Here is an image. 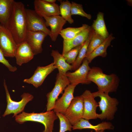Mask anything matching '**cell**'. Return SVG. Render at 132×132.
Here are the masks:
<instances>
[{
	"mask_svg": "<svg viewBox=\"0 0 132 132\" xmlns=\"http://www.w3.org/2000/svg\"><path fill=\"white\" fill-rule=\"evenodd\" d=\"M45 2L51 4L55 3L56 0H43Z\"/></svg>",
	"mask_w": 132,
	"mask_h": 132,
	"instance_id": "32",
	"label": "cell"
},
{
	"mask_svg": "<svg viewBox=\"0 0 132 132\" xmlns=\"http://www.w3.org/2000/svg\"><path fill=\"white\" fill-rule=\"evenodd\" d=\"M56 68L53 62L45 66H38L33 76L29 78L24 79L23 82L37 88L42 85L47 76Z\"/></svg>",
	"mask_w": 132,
	"mask_h": 132,
	"instance_id": "12",
	"label": "cell"
},
{
	"mask_svg": "<svg viewBox=\"0 0 132 132\" xmlns=\"http://www.w3.org/2000/svg\"><path fill=\"white\" fill-rule=\"evenodd\" d=\"M104 16L103 13L99 12L97 18L94 20L91 27L95 32L105 39L109 34L105 23Z\"/></svg>",
	"mask_w": 132,
	"mask_h": 132,
	"instance_id": "23",
	"label": "cell"
},
{
	"mask_svg": "<svg viewBox=\"0 0 132 132\" xmlns=\"http://www.w3.org/2000/svg\"><path fill=\"white\" fill-rule=\"evenodd\" d=\"M16 121L21 124L27 121L41 123L44 127L43 132H53L54 123L58 117L53 110L44 112L27 113L23 111L15 117Z\"/></svg>",
	"mask_w": 132,
	"mask_h": 132,
	"instance_id": "3",
	"label": "cell"
},
{
	"mask_svg": "<svg viewBox=\"0 0 132 132\" xmlns=\"http://www.w3.org/2000/svg\"><path fill=\"white\" fill-rule=\"evenodd\" d=\"M81 96L84 105L83 118L87 120L98 118V114L97 113L96 110L99 105L95 99L93 93L87 90Z\"/></svg>",
	"mask_w": 132,
	"mask_h": 132,
	"instance_id": "11",
	"label": "cell"
},
{
	"mask_svg": "<svg viewBox=\"0 0 132 132\" xmlns=\"http://www.w3.org/2000/svg\"><path fill=\"white\" fill-rule=\"evenodd\" d=\"M4 86L5 89L7 102L6 108L2 116L4 117L11 114H13V117L23 111L27 103L32 100L33 96L29 93H24L21 95L22 99L17 102L12 100L11 99L5 80H4Z\"/></svg>",
	"mask_w": 132,
	"mask_h": 132,
	"instance_id": "5",
	"label": "cell"
},
{
	"mask_svg": "<svg viewBox=\"0 0 132 132\" xmlns=\"http://www.w3.org/2000/svg\"><path fill=\"white\" fill-rule=\"evenodd\" d=\"M95 132H104V131H95Z\"/></svg>",
	"mask_w": 132,
	"mask_h": 132,
	"instance_id": "33",
	"label": "cell"
},
{
	"mask_svg": "<svg viewBox=\"0 0 132 132\" xmlns=\"http://www.w3.org/2000/svg\"><path fill=\"white\" fill-rule=\"evenodd\" d=\"M114 129V126L110 122H102L97 125H93L91 124L88 120L83 118L72 126V128L73 130L89 129L94 130L95 131H104L106 130H113Z\"/></svg>",
	"mask_w": 132,
	"mask_h": 132,
	"instance_id": "19",
	"label": "cell"
},
{
	"mask_svg": "<svg viewBox=\"0 0 132 132\" xmlns=\"http://www.w3.org/2000/svg\"><path fill=\"white\" fill-rule=\"evenodd\" d=\"M34 55L29 45L25 41L17 44L15 57L16 64L20 66L32 59Z\"/></svg>",
	"mask_w": 132,
	"mask_h": 132,
	"instance_id": "17",
	"label": "cell"
},
{
	"mask_svg": "<svg viewBox=\"0 0 132 132\" xmlns=\"http://www.w3.org/2000/svg\"><path fill=\"white\" fill-rule=\"evenodd\" d=\"M87 78L88 81L97 85L98 91L107 94L116 92L120 82L119 78L116 74H106L98 67L91 68Z\"/></svg>",
	"mask_w": 132,
	"mask_h": 132,
	"instance_id": "2",
	"label": "cell"
},
{
	"mask_svg": "<svg viewBox=\"0 0 132 132\" xmlns=\"http://www.w3.org/2000/svg\"><path fill=\"white\" fill-rule=\"evenodd\" d=\"M34 5V11L43 18L60 15L59 6L55 3L51 4L43 0H35Z\"/></svg>",
	"mask_w": 132,
	"mask_h": 132,
	"instance_id": "15",
	"label": "cell"
},
{
	"mask_svg": "<svg viewBox=\"0 0 132 132\" xmlns=\"http://www.w3.org/2000/svg\"><path fill=\"white\" fill-rule=\"evenodd\" d=\"M83 102L80 95L74 97L64 115L73 126L83 118Z\"/></svg>",
	"mask_w": 132,
	"mask_h": 132,
	"instance_id": "10",
	"label": "cell"
},
{
	"mask_svg": "<svg viewBox=\"0 0 132 132\" xmlns=\"http://www.w3.org/2000/svg\"><path fill=\"white\" fill-rule=\"evenodd\" d=\"M76 86L70 84L64 90L62 96L56 101L53 111L64 114L74 98V93Z\"/></svg>",
	"mask_w": 132,
	"mask_h": 132,
	"instance_id": "13",
	"label": "cell"
},
{
	"mask_svg": "<svg viewBox=\"0 0 132 132\" xmlns=\"http://www.w3.org/2000/svg\"><path fill=\"white\" fill-rule=\"evenodd\" d=\"M89 26L84 24L79 27H68L61 31L60 34L64 40H68L73 38Z\"/></svg>",
	"mask_w": 132,
	"mask_h": 132,
	"instance_id": "25",
	"label": "cell"
},
{
	"mask_svg": "<svg viewBox=\"0 0 132 132\" xmlns=\"http://www.w3.org/2000/svg\"><path fill=\"white\" fill-rule=\"evenodd\" d=\"M90 132H93V131L92 130H91L90 131Z\"/></svg>",
	"mask_w": 132,
	"mask_h": 132,
	"instance_id": "34",
	"label": "cell"
},
{
	"mask_svg": "<svg viewBox=\"0 0 132 132\" xmlns=\"http://www.w3.org/2000/svg\"><path fill=\"white\" fill-rule=\"evenodd\" d=\"M1 24H0V27L1 26Z\"/></svg>",
	"mask_w": 132,
	"mask_h": 132,
	"instance_id": "35",
	"label": "cell"
},
{
	"mask_svg": "<svg viewBox=\"0 0 132 132\" xmlns=\"http://www.w3.org/2000/svg\"><path fill=\"white\" fill-rule=\"evenodd\" d=\"M60 121V130L59 132H65L71 131L72 125L65 115L58 112H55Z\"/></svg>",
	"mask_w": 132,
	"mask_h": 132,
	"instance_id": "28",
	"label": "cell"
},
{
	"mask_svg": "<svg viewBox=\"0 0 132 132\" xmlns=\"http://www.w3.org/2000/svg\"><path fill=\"white\" fill-rule=\"evenodd\" d=\"M105 39L101 35L95 32L94 30L88 47L86 58L100 45Z\"/></svg>",
	"mask_w": 132,
	"mask_h": 132,
	"instance_id": "27",
	"label": "cell"
},
{
	"mask_svg": "<svg viewBox=\"0 0 132 132\" xmlns=\"http://www.w3.org/2000/svg\"><path fill=\"white\" fill-rule=\"evenodd\" d=\"M51 55L54 59V65L58 69L59 73L65 75L69 70H71L72 66L66 62L62 54L57 50H52Z\"/></svg>",
	"mask_w": 132,
	"mask_h": 132,
	"instance_id": "21",
	"label": "cell"
},
{
	"mask_svg": "<svg viewBox=\"0 0 132 132\" xmlns=\"http://www.w3.org/2000/svg\"><path fill=\"white\" fill-rule=\"evenodd\" d=\"M71 15H78L85 17L89 20L91 18V15L86 13L83 10L82 5L72 1L71 3Z\"/></svg>",
	"mask_w": 132,
	"mask_h": 132,
	"instance_id": "30",
	"label": "cell"
},
{
	"mask_svg": "<svg viewBox=\"0 0 132 132\" xmlns=\"http://www.w3.org/2000/svg\"><path fill=\"white\" fill-rule=\"evenodd\" d=\"M70 84L65 75L58 73L56 76L55 86L52 91L46 95L47 103L46 105V111L53 110L55 103L59 95L63 94L67 86Z\"/></svg>",
	"mask_w": 132,
	"mask_h": 132,
	"instance_id": "6",
	"label": "cell"
},
{
	"mask_svg": "<svg viewBox=\"0 0 132 132\" xmlns=\"http://www.w3.org/2000/svg\"><path fill=\"white\" fill-rule=\"evenodd\" d=\"M84 43L72 49L65 54H62L67 63L69 64H72L74 62Z\"/></svg>",
	"mask_w": 132,
	"mask_h": 132,
	"instance_id": "29",
	"label": "cell"
},
{
	"mask_svg": "<svg viewBox=\"0 0 132 132\" xmlns=\"http://www.w3.org/2000/svg\"><path fill=\"white\" fill-rule=\"evenodd\" d=\"M0 63L5 66L11 71L14 72L17 70V67L13 66L9 63L8 61L5 58L4 56L0 47Z\"/></svg>",
	"mask_w": 132,
	"mask_h": 132,
	"instance_id": "31",
	"label": "cell"
},
{
	"mask_svg": "<svg viewBox=\"0 0 132 132\" xmlns=\"http://www.w3.org/2000/svg\"><path fill=\"white\" fill-rule=\"evenodd\" d=\"M71 3L66 0L61 1L59 7L61 16L66 22L71 24L74 22V20L71 16Z\"/></svg>",
	"mask_w": 132,
	"mask_h": 132,
	"instance_id": "26",
	"label": "cell"
},
{
	"mask_svg": "<svg viewBox=\"0 0 132 132\" xmlns=\"http://www.w3.org/2000/svg\"><path fill=\"white\" fill-rule=\"evenodd\" d=\"M93 93L95 98L98 97L100 98L98 104L101 113L98 114V118L101 120L113 119L118 109L119 103L118 99L115 98L111 97L109 94L99 91Z\"/></svg>",
	"mask_w": 132,
	"mask_h": 132,
	"instance_id": "4",
	"label": "cell"
},
{
	"mask_svg": "<svg viewBox=\"0 0 132 132\" xmlns=\"http://www.w3.org/2000/svg\"><path fill=\"white\" fill-rule=\"evenodd\" d=\"M17 44L12 35L5 27H0V47L5 57H15Z\"/></svg>",
	"mask_w": 132,
	"mask_h": 132,
	"instance_id": "8",
	"label": "cell"
},
{
	"mask_svg": "<svg viewBox=\"0 0 132 132\" xmlns=\"http://www.w3.org/2000/svg\"><path fill=\"white\" fill-rule=\"evenodd\" d=\"M25 10L22 3L14 1L6 27L17 44L25 41L27 31Z\"/></svg>",
	"mask_w": 132,
	"mask_h": 132,
	"instance_id": "1",
	"label": "cell"
},
{
	"mask_svg": "<svg viewBox=\"0 0 132 132\" xmlns=\"http://www.w3.org/2000/svg\"><path fill=\"white\" fill-rule=\"evenodd\" d=\"M115 38L113 36L112 34L109 35L100 45L86 57L89 63H90L97 56H101L103 57H106L107 55V48L110 45L111 41Z\"/></svg>",
	"mask_w": 132,
	"mask_h": 132,
	"instance_id": "20",
	"label": "cell"
},
{
	"mask_svg": "<svg viewBox=\"0 0 132 132\" xmlns=\"http://www.w3.org/2000/svg\"><path fill=\"white\" fill-rule=\"evenodd\" d=\"M91 27L89 26L75 37L68 40H64L62 54L67 53L72 49L83 44L88 37Z\"/></svg>",
	"mask_w": 132,
	"mask_h": 132,
	"instance_id": "18",
	"label": "cell"
},
{
	"mask_svg": "<svg viewBox=\"0 0 132 132\" xmlns=\"http://www.w3.org/2000/svg\"><path fill=\"white\" fill-rule=\"evenodd\" d=\"M44 18L46 26H49L51 28L52 35L51 39L52 41L55 42L63 30V27L66 23V21L60 15Z\"/></svg>",
	"mask_w": 132,
	"mask_h": 132,
	"instance_id": "16",
	"label": "cell"
},
{
	"mask_svg": "<svg viewBox=\"0 0 132 132\" xmlns=\"http://www.w3.org/2000/svg\"><path fill=\"white\" fill-rule=\"evenodd\" d=\"M93 30L91 26L88 37L80 50L75 62L71 65V70L75 71L77 69L81 66L83 60L86 58L88 47L92 36Z\"/></svg>",
	"mask_w": 132,
	"mask_h": 132,
	"instance_id": "24",
	"label": "cell"
},
{
	"mask_svg": "<svg viewBox=\"0 0 132 132\" xmlns=\"http://www.w3.org/2000/svg\"><path fill=\"white\" fill-rule=\"evenodd\" d=\"M47 35L42 31H27L25 41L29 45L34 55L42 52V44Z\"/></svg>",
	"mask_w": 132,
	"mask_h": 132,
	"instance_id": "14",
	"label": "cell"
},
{
	"mask_svg": "<svg viewBox=\"0 0 132 132\" xmlns=\"http://www.w3.org/2000/svg\"><path fill=\"white\" fill-rule=\"evenodd\" d=\"M13 0H0V24L6 27L10 15Z\"/></svg>",
	"mask_w": 132,
	"mask_h": 132,
	"instance_id": "22",
	"label": "cell"
},
{
	"mask_svg": "<svg viewBox=\"0 0 132 132\" xmlns=\"http://www.w3.org/2000/svg\"><path fill=\"white\" fill-rule=\"evenodd\" d=\"M87 59L83 60L81 66L73 72H67L65 75L70 84L77 86L79 84H88L91 82L88 80L87 76L91 68Z\"/></svg>",
	"mask_w": 132,
	"mask_h": 132,
	"instance_id": "9",
	"label": "cell"
},
{
	"mask_svg": "<svg viewBox=\"0 0 132 132\" xmlns=\"http://www.w3.org/2000/svg\"></svg>",
	"mask_w": 132,
	"mask_h": 132,
	"instance_id": "36",
	"label": "cell"
},
{
	"mask_svg": "<svg viewBox=\"0 0 132 132\" xmlns=\"http://www.w3.org/2000/svg\"><path fill=\"white\" fill-rule=\"evenodd\" d=\"M27 31H41L46 33L50 37V30L46 26L44 18L37 14L34 10L25 8Z\"/></svg>",
	"mask_w": 132,
	"mask_h": 132,
	"instance_id": "7",
	"label": "cell"
}]
</instances>
